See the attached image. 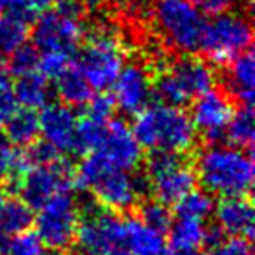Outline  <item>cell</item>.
Segmentation results:
<instances>
[{"instance_id":"44dd1931","label":"cell","mask_w":255,"mask_h":255,"mask_svg":"<svg viewBox=\"0 0 255 255\" xmlns=\"http://www.w3.org/2000/svg\"><path fill=\"white\" fill-rule=\"evenodd\" d=\"M16 84L12 88L18 105L23 109L37 110L42 109L51 100V86L44 75H40L37 70L28 72V74L16 75Z\"/></svg>"},{"instance_id":"e0dca14e","label":"cell","mask_w":255,"mask_h":255,"mask_svg":"<svg viewBox=\"0 0 255 255\" xmlns=\"http://www.w3.org/2000/svg\"><path fill=\"white\" fill-rule=\"evenodd\" d=\"M215 226L222 234L234 238H252L254 234V206L247 196L222 198L213 208Z\"/></svg>"},{"instance_id":"83f0119b","label":"cell","mask_w":255,"mask_h":255,"mask_svg":"<svg viewBox=\"0 0 255 255\" xmlns=\"http://www.w3.org/2000/svg\"><path fill=\"white\" fill-rule=\"evenodd\" d=\"M178 217H189V219L206 220L213 213L215 203L210 192L205 189H192L191 192L184 196L180 201L175 203Z\"/></svg>"},{"instance_id":"5bb4252c","label":"cell","mask_w":255,"mask_h":255,"mask_svg":"<svg viewBox=\"0 0 255 255\" xmlns=\"http://www.w3.org/2000/svg\"><path fill=\"white\" fill-rule=\"evenodd\" d=\"M233 112V100L226 95V91L212 88L194 98L191 121L196 128V133H201L210 142H217L226 133Z\"/></svg>"},{"instance_id":"4fadbf2b","label":"cell","mask_w":255,"mask_h":255,"mask_svg":"<svg viewBox=\"0 0 255 255\" xmlns=\"http://www.w3.org/2000/svg\"><path fill=\"white\" fill-rule=\"evenodd\" d=\"M110 89L114 105L126 116H136L149 105L154 95L152 77L140 63H124Z\"/></svg>"},{"instance_id":"ac0fdd59","label":"cell","mask_w":255,"mask_h":255,"mask_svg":"<svg viewBox=\"0 0 255 255\" xmlns=\"http://www.w3.org/2000/svg\"><path fill=\"white\" fill-rule=\"evenodd\" d=\"M227 65L229 67L224 77L226 95L241 105L252 107L255 96V61L252 51H245Z\"/></svg>"},{"instance_id":"30bf717a","label":"cell","mask_w":255,"mask_h":255,"mask_svg":"<svg viewBox=\"0 0 255 255\" xmlns=\"http://www.w3.org/2000/svg\"><path fill=\"white\" fill-rule=\"evenodd\" d=\"M124 219L117 212L100 206L93 199L91 206L81 208L74 243L75 255H103L112 248L123 247Z\"/></svg>"},{"instance_id":"cb8c5ba5","label":"cell","mask_w":255,"mask_h":255,"mask_svg":"<svg viewBox=\"0 0 255 255\" xmlns=\"http://www.w3.org/2000/svg\"><path fill=\"white\" fill-rule=\"evenodd\" d=\"M32 19L18 14H4L0 18V56H11L16 49L26 44Z\"/></svg>"},{"instance_id":"5b68a950","label":"cell","mask_w":255,"mask_h":255,"mask_svg":"<svg viewBox=\"0 0 255 255\" xmlns=\"http://www.w3.org/2000/svg\"><path fill=\"white\" fill-rule=\"evenodd\" d=\"M152 21L159 37L182 54L198 53L206 19L191 0H154Z\"/></svg>"},{"instance_id":"d590c367","label":"cell","mask_w":255,"mask_h":255,"mask_svg":"<svg viewBox=\"0 0 255 255\" xmlns=\"http://www.w3.org/2000/svg\"><path fill=\"white\" fill-rule=\"evenodd\" d=\"M18 100H16L11 86H0V131L5 128L12 114L18 110Z\"/></svg>"},{"instance_id":"f1b7e54d","label":"cell","mask_w":255,"mask_h":255,"mask_svg":"<svg viewBox=\"0 0 255 255\" xmlns=\"http://www.w3.org/2000/svg\"><path fill=\"white\" fill-rule=\"evenodd\" d=\"M2 252L5 255H44L47 250L39 234L35 231L26 229L12 234V236H7Z\"/></svg>"},{"instance_id":"52a82bcc","label":"cell","mask_w":255,"mask_h":255,"mask_svg":"<svg viewBox=\"0 0 255 255\" xmlns=\"http://www.w3.org/2000/svg\"><path fill=\"white\" fill-rule=\"evenodd\" d=\"M77 68L95 91H107L124 67V47L112 28H96L88 37L77 60Z\"/></svg>"},{"instance_id":"3957f363","label":"cell","mask_w":255,"mask_h":255,"mask_svg":"<svg viewBox=\"0 0 255 255\" xmlns=\"http://www.w3.org/2000/svg\"><path fill=\"white\" fill-rule=\"evenodd\" d=\"M133 135L142 149L150 152L185 154L196 145V128L180 107L156 103L147 105L135 116Z\"/></svg>"},{"instance_id":"ffe728a7","label":"cell","mask_w":255,"mask_h":255,"mask_svg":"<svg viewBox=\"0 0 255 255\" xmlns=\"http://www.w3.org/2000/svg\"><path fill=\"white\" fill-rule=\"evenodd\" d=\"M54 81H56L58 96L68 107H86L89 100L95 96L93 95L95 89L89 86L77 65L70 63Z\"/></svg>"},{"instance_id":"9a60e30c","label":"cell","mask_w":255,"mask_h":255,"mask_svg":"<svg viewBox=\"0 0 255 255\" xmlns=\"http://www.w3.org/2000/svg\"><path fill=\"white\" fill-rule=\"evenodd\" d=\"M114 166L135 171L142 163L143 149L133 135V129L123 119H110L100 147L95 150Z\"/></svg>"},{"instance_id":"e575fe53","label":"cell","mask_w":255,"mask_h":255,"mask_svg":"<svg viewBox=\"0 0 255 255\" xmlns=\"http://www.w3.org/2000/svg\"><path fill=\"white\" fill-rule=\"evenodd\" d=\"M208 255H254V254H252V247L247 238L231 236L227 240L222 238L215 245H212Z\"/></svg>"},{"instance_id":"74e56055","label":"cell","mask_w":255,"mask_h":255,"mask_svg":"<svg viewBox=\"0 0 255 255\" xmlns=\"http://www.w3.org/2000/svg\"><path fill=\"white\" fill-rule=\"evenodd\" d=\"M203 14H219L233 5L234 0H191Z\"/></svg>"},{"instance_id":"1f68e13d","label":"cell","mask_w":255,"mask_h":255,"mask_svg":"<svg viewBox=\"0 0 255 255\" xmlns=\"http://www.w3.org/2000/svg\"><path fill=\"white\" fill-rule=\"evenodd\" d=\"M21 171V152H16L7 138L0 136V184L11 180Z\"/></svg>"},{"instance_id":"2e32d148","label":"cell","mask_w":255,"mask_h":255,"mask_svg":"<svg viewBox=\"0 0 255 255\" xmlns=\"http://www.w3.org/2000/svg\"><path fill=\"white\" fill-rule=\"evenodd\" d=\"M77 116L65 103H46L39 114V131L44 142L60 154H75Z\"/></svg>"},{"instance_id":"8992f818","label":"cell","mask_w":255,"mask_h":255,"mask_svg":"<svg viewBox=\"0 0 255 255\" xmlns=\"http://www.w3.org/2000/svg\"><path fill=\"white\" fill-rule=\"evenodd\" d=\"M215 79V70L208 61L184 54L161 70L156 81H152V89L161 103L182 107L212 89Z\"/></svg>"},{"instance_id":"d6986e66","label":"cell","mask_w":255,"mask_h":255,"mask_svg":"<svg viewBox=\"0 0 255 255\" xmlns=\"http://www.w3.org/2000/svg\"><path fill=\"white\" fill-rule=\"evenodd\" d=\"M123 248L131 255H163L166 248L163 233L147 226L140 217L124 219Z\"/></svg>"},{"instance_id":"ab89813d","label":"cell","mask_w":255,"mask_h":255,"mask_svg":"<svg viewBox=\"0 0 255 255\" xmlns=\"http://www.w3.org/2000/svg\"><path fill=\"white\" fill-rule=\"evenodd\" d=\"M9 77H11V72L7 67H4V63H0V86H7Z\"/></svg>"},{"instance_id":"836d02e7","label":"cell","mask_w":255,"mask_h":255,"mask_svg":"<svg viewBox=\"0 0 255 255\" xmlns=\"http://www.w3.org/2000/svg\"><path fill=\"white\" fill-rule=\"evenodd\" d=\"M70 54L65 53H39V61H37V72L49 81L56 79L65 68L70 65Z\"/></svg>"},{"instance_id":"60d3db41","label":"cell","mask_w":255,"mask_h":255,"mask_svg":"<svg viewBox=\"0 0 255 255\" xmlns=\"http://www.w3.org/2000/svg\"><path fill=\"white\" fill-rule=\"evenodd\" d=\"M103 255H131L129 252L126 250V248H123V247H117V248H112V250H109V252H105Z\"/></svg>"},{"instance_id":"b9f144b4","label":"cell","mask_w":255,"mask_h":255,"mask_svg":"<svg viewBox=\"0 0 255 255\" xmlns=\"http://www.w3.org/2000/svg\"><path fill=\"white\" fill-rule=\"evenodd\" d=\"M44 255H68V254H65V250H51V252H46Z\"/></svg>"},{"instance_id":"f546056e","label":"cell","mask_w":255,"mask_h":255,"mask_svg":"<svg viewBox=\"0 0 255 255\" xmlns=\"http://www.w3.org/2000/svg\"><path fill=\"white\" fill-rule=\"evenodd\" d=\"M140 220H143L147 226L154 227L159 233H164L170 227L173 215H171V210L168 208V205L154 199V201H145L140 206Z\"/></svg>"},{"instance_id":"603a6c76","label":"cell","mask_w":255,"mask_h":255,"mask_svg":"<svg viewBox=\"0 0 255 255\" xmlns=\"http://www.w3.org/2000/svg\"><path fill=\"white\" fill-rule=\"evenodd\" d=\"M5 135L12 145L18 147H28L33 142H37L40 131H39V114L35 110L21 109L16 110L9 123L5 124Z\"/></svg>"},{"instance_id":"484cf974","label":"cell","mask_w":255,"mask_h":255,"mask_svg":"<svg viewBox=\"0 0 255 255\" xmlns=\"http://www.w3.org/2000/svg\"><path fill=\"white\" fill-rule=\"evenodd\" d=\"M254 126H255V121H254V110H252V107L241 105L231 116L224 136H227L231 145L248 149V147H252L255 138Z\"/></svg>"},{"instance_id":"9c48e42d","label":"cell","mask_w":255,"mask_h":255,"mask_svg":"<svg viewBox=\"0 0 255 255\" xmlns=\"http://www.w3.org/2000/svg\"><path fill=\"white\" fill-rule=\"evenodd\" d=\"M145 180L154 198L170 206L191 192L198 178L194 164L189 163L184 154L152 152L147 161Z\"/></svg>"},{"instance_id":"277c9868","label":"cell","mask_w":255,"mask_h":255,"mask_svg":"<svg viewBox=\"0 0 255 255\" xmlns=\"http://www.w3.org/2000/svg\"><path fill=\"white\" fill-rule=\"evenodd\" d=\"M84 5L79 0H58L40 12L32 26V42L39 53L74 54L84 39Z\"/></svg>"},{"instance_id":"d6a6232c","label":"cell","mask_w":255,"mask_h":255,"mask_svg":"<svg viewBox=\"0 0 255 255\" xmlns=\"http://www.w3.org/2000/svg\"><path fill=\"white\" fill-rule=\"evenodd\" d=\"M37 61H39V51L33 46H21L9 56V72L14 75L28 74L37 70Z\"/></svg>"},{"instance_id":"4316f807","label":"cell","mask_w":255,"mask_h":255,"mask_svg":"<svg viewBox=\"0 0 255 255\" xmlns=\"http://www.w3.org/2000/svg\"><path fill=\"white\" fill-rule=\"evenodd\" d=\"M112 119V117H110ZM109 119V121H110ZM109 121L98 119L86 114L77 123V135H75V154H89L95 152L100 147L105 135L107 123Z\"/></svg>"},{"instance_id":"ee69618b","label":"cell","mask_w":255,"mask_h":255,"mask_svg":"<svg viewBox=\"0 0 255 255\" xmlns=\"http://www.w3.org/2000/svg\"><path fill=\"white\" fill-rule=\"evenodd\" d=\"M2 199H4V198H2V194H0V201H2Z\"/></svg>"},{"instance_id":"7bdbcfd3","label":"cell","mask_w":255,"mask_h":255,"mask_svg":"<svg viewBox=\"0 0 255 255\" xmlns=\"http://www.w3.org/2000/svg\"><path fill=\"white\" fill-rule=\"evenodd\" d=\"M2 248H4V241H2V236H0V254H2Z\"/></svg>"},{"instance_id":"8fae6325","label":"cell","mask_w":255,"mask_h":255,"mask_svg":"<svg viewBox=\"0 0 255 255\" xmlns=\"http://www.w3.org/2000/svg\"><path fill=\"white\" fill-rule=\"evenodd\" d=\"M35 217V233L51 250H65L72 247L77 233L81 206L68 191L53 196L39 206Z\"/></svg>"},{"instance_id":"8d00e7d4","label":"cell","mask_w":255,"mask_h":255,"mask_svg":"<svg viewBox=\"0 0 255 255\" xmlns=\"http://www.w3.org/2000/svg\"><path fill=\"white\" fill-rule=\"evenodd\" d=\"M86 107H88L89 116L98 117V119H103V121H109L114 114V109H116L112 96H107V95L93 96Z\"/></svg>"},{"instance_id":"7c38bea8","label":"cell","mask_w":255,"mask_h":255,"mask_svg":"<svg viewBox=\"0 0 255 255\" xmlns=\"http://www.w3.org/2000/svg\"><path fill=\"white\" fill-rule=\"evenodd\" d=\"M21 177L16 185L19 199L37 210L53 196L65 192L75 184L74 171L63 161H54L46 164H32L19 171Z\"/></svg>"},{"instance_id":"ba28073f","label":"cell","mask_w":255,"mask_h":255,"mask_svg":"<svg viewBox=\"0 0 255 255\" xmlns=\"http://www.w3.org/2000/svg\"><path fill=\"white\" fill-rule=\"evenodd\" d=\"M252 40L254 32L250 19L241 12L224 11L206 21L199 49L212 63L227 65L250 49Z\"/></svg>"},{"instance_id":"4dcf8cb0","label":"cell","mask_w":255,"mask_h":255,"mask_svg":"<svg viewBox=\"0 0 255 255\" xmlns=\"http://www.w3.org/2000/svg\"><path fill=\"white\" fill-rule=\"evenodd\" d=\"M58 0H0V12L18 14L32 19L35 12H42L53 7Z\"/></svg>"},{"instance_id":"6da1fadb","label":"cell","mask_w":255,"mask_h":255,"mask_svg":"<svg viewBox=\"0 0 255 255\" xmlns=\"http://www.w3.org/2000/svg\"><path fill=\"white\" fill-rule=\"evenodd\" d=\"M74 182L91 192L100 206L112 212L135 208L143 198L147 187L145 177L114 166L98 152H89L74 171Z\"/></svg>"},{"instance_id":"7402d4cb","label":"cell","mask_w":255,"mask_h":255,"mask_svg":"<svg viewBox=\"0 0 255 255\" xmlns=\"http://www.w3.org/2000/svg\"><path fill=\"white\" fill-rule=\"evenodd\" d=\"M168 233H170V247L199 250L203 245H206L208 227L205 226V220L177 215V219L171 220Z\"/></svg>"},{"instance_id":"d4e9b609","label":"cell","mask_w":255,"mask_h":255,"mask_svg":"<svg viewBox=\"0 0 255 255\" xmlns=\"http://www.w3.org/2000/svg\"><path fill=\"white\" fill-rule=\"evenodd\" d=\"M33 222L32 208L21 199L0 201V236H12L30 229Z\"/></svg>"},{"instance_id":"7a4b0ae2","label":"cell","mask_w":255,"mask_h":255,"mask_svg":"<svg viewBox=\"0 0 255 255\" xmlns=\"http://www.w3.org/2000/svg\"><path fill=\"white\" fill-rule=\"evenodd\" d=\"M194 171L212 196H248L254 185V159L241 147L212 142L198 152Z\"/></svg>"},{"instance_id":"f35d334b","label":"cell","mask_w":255,"mask_h":255,"mask_svg":"<svg viewBox=\"0 0 255 255\" xmlns=\"http://www.w3.org/2000/svg\"><path fill=\"white\" fill-rule=\"evenodd\" d=\"M163 255H203L198 248H177V247H170L166 250L164 248Z\"/></svg>"}]
</instances>
